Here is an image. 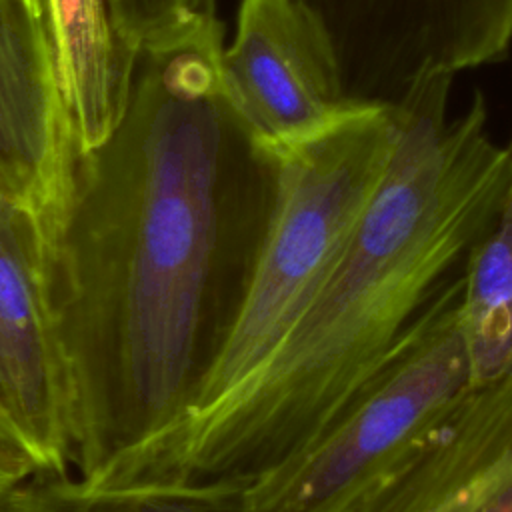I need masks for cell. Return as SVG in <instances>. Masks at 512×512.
Returning <instances> with one entry per match:
<instances>
[{
  "instance_id": "obj_3",
  "label": "cell",
  "mask_w": 512,
  "mask_h": 512,
  "mask_svg": "<svg viewBox=\"0 0 512 512\" xmlns=\"http://www.w3.org/2000/svg\"><path fill=\"white\" fill-rule=\"evenodd\" d=\"M394 136V106L352 104L288 148L276 200L250 250L226 326L174 430L234 396L286 336L340 260Z\"/></svg>"
},
{
  "instance_id": "obj_16",
  "label": "cell",
  "mask_w": 512,
  "mask_h": 512,
  "mask_svg": "<svg viewBox=\"0 0 512 512\" xmlns=\"http://www.w3.org/2000/svg\"><path fill=\"white\" fill-rule=\"evenodd\" d=\"M24 2H26L28 6H32V8H36V10L48 14V10H46V0H24Z\"/></svg>"
},
{
  "instance_id": "obj_11",
  "label": "cell",
  "mask_w": 512,
  "mask_h": 512,
  "mask_svg": "<svg viewBox=\"0 0 512 512\" xmlns=\"http://www.w3.org/2000/svg\"><path fill=\"white\" fill-rule=\"evenodd\" d=\"M458 320L472 386L512 370V180L498 214L466 260Z\"/></svg>"
},
{
  "instance_id": "obj_2",
  "label": "cell",
  "mask_w": 512,
  "mask_h": 512,
  "mask_svg": "<svg viewBox=\"0 0 512 512\" xmlns=\"http://www.w3.org/2000/svg\"><path fill=\"white\" fill-rule=\"evenodd\" d=\"M452 80L426 76L394 104L396 136L376 188L262 368L182 422L134 480L242 492L320 442L420 338L512 180V142L492 138L480 92L448 118Z\"/></svg>"
},
{
  "instance_id": "obj_5",
  "label": "cell",
  "mask_w": 512,
  "mask_h": 512,
  "mask_svg": "<svg viewBox=\"0 0 512 512\" xmlns=\"http://www.w3.org/2000/svg\"><path fill=\"white\" fill-rule=\"evenodd\" d=\"M322 24L354 104L394 106L418 80L494 64L512 0H300Z\"/></svg>"
},
{
  "instance_id": "obj_1",
  "label": "cell",
  "mask_w": 512,
  "mask_h": 512,
  "mask_svg": "<svg viewBox=\"0 0 512 512\" xmlns=\"http://www.w3.org/2000/svg\"><path fill=\"white\" fill-rule=\"evenodd\" d=\"M218 16L122 58L116 118L74 150L42 214L48 298L72 410V466L134 480L186 412L286 166L232 100Z\"/></svg>"
},
{
  "instance_id": "obj_9",
  "label": "cell",
  "mask_w": 512,
  "mask_h": 512,
  "mask_svg": "<svg viewBox=\"0 0 512 512\" xmlns=\"http://www.w3.org/2000/svg\"><path fill=\"white\" fill-rule=\"evenodd\" d=\"M76 148L48 14L0 0V190L44 214Z\"/></svg>"
},
{
  "instance_id": "obj_8",
  "label": "cell",
  "mask_w": 512,
  "mask_h": 512,
  "mask_svg": "<svg viewBox=\"0 0 512 512\" xmlns=\"http://www.w3.org/2000/svg\"><path fill=\"white\" fill-rule=\"evenodd\" d=\"M220 66L240 112L280 148L310 138L354 104L322 24L300 0H240Z\"/></svg>"
},
{
  "instance_id": "obj_4",
  "label": "cell",
  "mask_w": 512,
  "mask_h": 512,
  "mask_svg": "<svg viewBox=\"0 0 512 512\" xmlns=\"http://www.w3.org/2000/svg\"><path fill=\"white\" fill-rule=\"evenodd\" d=\"M464 274L420 338L310 450L238 494L240 512H330L428 416L472 386Z\"/></svg>"
},
{
  "instance_id": "obj_6",
  "label": "cell",
  "mask_w": 512,
  "mask_h": 512,
  "mask_svg": "<svg viewBox=\"0 0 512 512\" xmlns=\"http://www.w3.org/2000/svg\"><path fill=\"white\" fill-rule=\"evenodd\" d=\"M330 512H512V370L438 408Z\"/></svg>"
},
{
  "instance_id": "obj_15",
  "label": "cell",
  "mask_w": 512,
  "mask_h": 512,
  "mask_svg": "<svg viewBox=\"0 0 512 512\" xmlns=\"http://www.w3.org/2000/svg\"><path fill=\"white\" fill-rule=\"evenodd\" d=\"M16 494L18 488L0 496V512H16Z\"/></svg>"
},
{
  "instance_id": "obj_14",
  "label": "cell",
  "mask_w": 512,
  "mask_h": 512,
  "mask_svg": "<svg viewBox=\"0 0 512 512\" xmlns=\"http://www.w3.org/2000/svg\"><path fill=\"white\" fill-rule=\"evenodd\" d=\"M36 476H40V470L34 458L0 424V496L28 484Z\"/></svg>"
},
{
  "instance_id": "obj_12",
  "label": "cell",
  "mask_w": 512,
  "mask_h": 512,
  "mask_svg": "<svg viewBox=\"0 0 512 512\" xmlns=\"http://www.w3.org/2000/svg\"><path fill=\"white\" fill-rule=\"evenodd\" d=\"M16 512H240L238 492L220 484L132 480L92 484L36 476L18 488Z\"/></svg>"
},
{
  "instance_id": "obj_7",
  "label": "cell",
  "mask_w": 512,
  "mask_h": 512,
  "mask_svg": "<svg viewBox=\"0 0 512 512\" xmlns=\"http://www.w3.org/2000/svg\"><path fill=\"white\" fill-rule=\"evenodd\" d=\"M0 424L28 450L40 476L72 468L66 362L46 278L38 208L0 190Z\"/></svg>"
},
{
  "instance_id": "obj_10",
  "label": "cell",
  "mask_w": 512,
  "mask_h": 512,
  "mask_svg": "<svg viewBox=\"0 0 512 512\" xmlns=\"http://www.w3.org/2000/svg\"><path fill=\"white\" fill-rule=\"evenodd\" d=\"M46 10L76 146L86 150L116 118L122 58L104 0H46Z\"/></svg>"
},
{
  "instance_id": "obj_13",
  "label": "cell",
  "mask_w": 512,
  "mask_h": 512,
  "mask_svg": "<svg viewBox=\"0 0 512 512\" xmlns=\"http://www.w3.org/2000/svg\"><path fill=\"white\" fill-rule=\"evenodd\" d=\"M120 58L192 20L216 16V0H104Z\"/></svg>"
}]
</instances>
